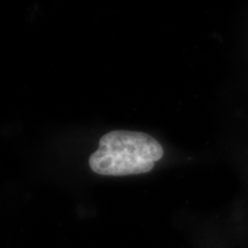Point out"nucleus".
I'll return each instance as SVG.
<instances>
[{
    "mask_svg": "<svg viewBox=\"0 0 248 248\" xmlns=\"http://www.w3.org/2000/svg\"><path fill=\"white\" fill-rule=\"evenodd\" d=\"M162 156V146L152 136L116 130L102 136L89 164L102 176H130L151 171Z\"/></svg>",
    "mask_w": 248,
    "mask_h": 248,
    "instance_id": "1",
    "label": "nucleus"
}]
</instances>
